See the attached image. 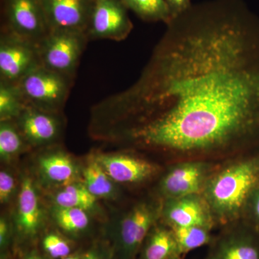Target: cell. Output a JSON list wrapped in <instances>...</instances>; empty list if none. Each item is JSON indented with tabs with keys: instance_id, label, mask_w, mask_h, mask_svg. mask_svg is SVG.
Returning <instances> with one entry per match:
<instances>
[{
	"instance_id": "7402d4cb",
	"label": "cell",
	"mask_w": 259,
	"mask_h": 259,
	"mask_svg": "<svg viewBox=\"0 0 259 259\" xmlns=\"http://www.w3.org/2000/svg\"><path fill=\"white\" fill-rule=\"evenodd\" d=\"M27 144L15 120L1 121L0 157L3 161H11L25 149Z\"/></svg>"
},
{
	"instance_id": "d6a6232c",
	"label": "cell",
	"mask_w": 259,
	"mask_h": 259,
	"mask_svg": "<svg viewBox=\"0 0 259 259\" xmlns=\"http://www.w3.org/2000/svg\"><path fill=\"white\" fill-rule=\"evenodd\" d=\"M177 259H182V258H177Z\"/></svg>"
},
{
	"instance_id": "8fae6325",
	"label": "cell",
	"mask_w": 259,
	"mask_h": 259,
	"mask_svg": "<svg viewBox=\"0 0 259 259\" xmlns=\"http://www.w3.org/2000/svg\"><path fill=\"white\" fill-rule=\"evenodd\" d=\"M95 158L110 178L121 185H142L163 171L157 163L131 153L99 154Z\"/></svg>"
},
{
	"instance_id": "5bb4252c",
	"label": "cell",
	"mask_w": 259,
	"mask_h": 259,
	"mask_svg": "<svg viewBox=\"0 0 259 259\" xmlns=\"http://www.w3.org/2000/svg\"><path fill=\"white\" fill-rule=\"evenodd\" d=\"M58 115L59 112L44 111L28 105L15 122L28 145L46 146L60 136L61 122Z\"/></svg>"
},
{
	"instance_id": "52a82bcc",
	"label": "cell",
	"mask_w": 259,
	"mask_h": 259,
	"mask_svg": "<svg viewBox=\"0 0 259 259\" xmlns=\"http://www.w3.org/2000/svg\"><path fill=\"white\" fill-rule=\"evenodd\" d=\"M3 28L38 45L50 32L40 0H2Z\"/></svg>"
},
{
	"instance_id": "44dd1931",
	"label": "cell",
	"mask_w": 259,
	"mask_h": 259,
	"mask_svg": "<svg viewBox=\"0 0 259 259\" xmlns=\"http://www.w3.org/2000/svg\"><path fill=\"white\" fill-rule=\"evenodd\" d=\"M27 105L17 83L0 81V121L16 120Z\"/></svg>"
},
{
	"instance_id": "7c38bea8",
	"label": "cell",
	"mask_w": 259,
	"mask_h": 259,
	"mask_svg": "<svg viewBox=\"0 0 259 259\" xmlns=\"http://www.w3.org/2000/svg\"><path fill=\"white\" fill-rule=\"evenodd\" d=\"M161 221L171 228L204 226L214 229L216 223L202 194H190L162 202Z\"/></svg>"
},
{
	"instance_id": "4dcf8cb0",
	"label": "cell",
	"mask_w": 259,
	"mask_h": 259,
	"mask_svg": "<svg viewBox=\"0 0 259 259\" xmlns=\"http://www.w3.org/2000/svg\"><path fill=\"white\" fill-rule=\"evenodd\" d=\"M25 259H42L41 256L35 253H31L30 254L27 255Z\"/></svg>"
},
{
	"instance_id": "277c9868",
	"label": "cell",
	"mask_w": 259,
	"mask_h": 259,
	"mask_svg": "<svg viewBox=\"0 0 259 259\" xmlns=\"http://www.w3.org/2000/svg\"><path fill=\"white\" fill-rule=\"evenodd\" d=\"M72 80L40 64L17 84L28 105L44 111L60 112L69 97Z\"/></svg>"
},
{
	"instance_id": "8992f818",
	"label": "cell",
	"mask_w": 259,
	"mask_h": 259,
	"mask_svg": "<svg viewBox=\"0 0 259 259\" xmlns=\"http://www.w3.org/2000/svg\"><path fill=\"white\" fill-rule=\"evenodd\" d=\"M220 163L200 160L171 163L161 173L156 195L164 200L202 194L206 182Z\"/></svg>"
},
{
	"instance_id": "4fadbf2b",
	"label": "cell",
	"mask_w": 259,
	"mask_h": 259,
	"mask_svg": "<svg viewBox=\"0 0 259 259\" xmlns=\"http://www.w3.org/2000/svg\"><path fill=\"white\" fill-rule=\"evenodd\" d=\"M49 29L86 33L95 0H40Z\"/></svg>"
},
{
	"instance_id": "cb8c5ba5",
	"label": "cell",
	"mask_w": 259,
	"mask_h": 259,
	"mask_svg": "<svg viewBox=\"0 0 259 259\" xmlns=\"http://www.w3.org/2000/svg\"><path fill=\"white\" fill-rule=\"evenodd\" d=\"M53 216L58 226L69 233H79L90 226L88 212L84 209L55 205L53 209Z\"/></svg>"
},
{
	"instance_id": "4316f807",
	"label": "cell",
	"mask_w": 259,
	"mask_h": 259,
	"mask_svg": "<svg viewBox=\"0 0 259 259\" xmlns=\"http://www.w3.org/2000/svg\"><path fill=\"white\" fill-rule=\"evenodd\" d=\"M16 182L11 173L6 170L0 172V202L9 203L16 191Z\"/></svg>"
},
{
	"instance_id": "f1b7e54d",
	"label": "cell",
	"mask_w": 259,
	"mask_h": 259,
	"mask_svg": "<svg viewBox=\"0 0 259 259\" xmlns=\"http://www.w3.org/2000/svg\"><path fill=\"white\" fill-rule=\"evenodd\" d=\"M9 237V226L5 218L0 220V245L1 248L5 246Z\"/></svg>"
},
{
	"instance_id": "9c48e42d",
	"label": "cell",
	"mask_w": 259,
	"mask_h": 259,
	"mask_svg": "<svg viewBox=\"0 0 259 259\" xmlns=\"http://www.w3.org/2000/svg\"><path fill=\"white\" fill-rule=\"evenodd\" d=\"M122 0H95L86 35L88 40H125L134 28Z\"/></svg>"
},
{
	"instance_id": "83f0119b",
	"label": "cell",
	"mask_w": 259,
	"mask_h": 259,
	"mask_svg": "<svg viewBox=\"0 0 259 259\" xmlns=\"http://www.w3.org/2000/svg\"><path fill=\"white\" fill-rule=\"evenodd\" d=\"M171 13V18L178 16L192 6V0H165Z\"/></svg>"
},
{
	"instance_id": "7a4b0ae2",
	"label": "cell",
	"mask_w": 259,
	"mask_h": 259,
	"mask_svg": "<svg viewBox=\"0 0 259 259\" xmlns=\"http://www.w3.org/2000/svg\"><path fill=\"white\" fill-rule=\"evenodd\" d=\"M258 182L259 148L218 165L202 192L216 226L241 221L247 199Z\"/></svg>"
},
{
	"instance_id": "9a60e30c",
	"label": "cell",
	"mask_w": 259,
	"mask_h": 259,
	"mask_svg": "<svg viewBox=\"0 0 259 259\" xmlns=\"http://www.w3.org/2000/svg\"><path fill=\"white\" fill-rule=\"evenodd\" d=\"M42 213L33 182L25 177L18 194L16 223L20 233L32 236L41 226Z\"/></svg>"
},
{
	"instance_id": "d6986e66",
	"label": "cell",
	"mask_w": 259,
	"mask_h": 259,
	"mask_svg": "<svg viewBox=\"0 0 259 259\" xmlns=\"http://www.w3.org/2000/svg\"><path fill=\"white\" fill-rule=\"evenodd\" d=\"M97 199L93 195L83 184L71 182L63 186L54 195L56 206L74 207L90 212L97 207Z\"/></svg>"
},
{
	"instance_id": "ffe728a7",
	"label": "cell",
	"mask_w": 259,
	"mask_h": 259,
	"mask_svg": "<svg viewBox=\"0 0 259 259\" xmlns=\"http://www.w3.org/2000/svg\"><path fill=\"white\" fill-rule=\"evenodd\" d=\"M180 255H183L204 245L211 244L214 238L212 228L204 226L171 228Z\"/></svg>"
},
{
	"instance_id": "5b68a950",
	"label": "cell",
	"mask_w": 259,
	"mask_h": 259,
	"mask_svg": "<svg viewBox=\"0 0 259 259\" xmlns=\"http://www.w3.org/2000/svg\"><path fill=\"white\" fill-rule=\"evenodd\" d=\"M88 37L77 30H51L37 45L42 66L68 77L74 78Z\"/></svg>"
},
{
	"instance_id": "603a6c76",
	"label": "cell",
	"mask_w": 259,
	"mask_h": 259,
	"mask_svg": "<svg viewBox=\"0 0 259 259\" xmlns=\"http://www.w3.org/2000/svg\"><path fill=\"white\" fill-rule=\"evenodd\" d=\"M127 9L146 22H163L171 20L169 9L165 0H122Z\"/></svg>"
},
{
	"instance_id": "1f68e13d",
	"label": "cell",
	"mask_w": 259,
	"mask_h": 259,
	"mask_svg": "<svg viewBox=\"0 0 259 259\" xmlns=\"http://www.w3.org/2000/svg\"><path fill=\"white\" fill-rule=\"evenodd\" d=\"M63 259H81V257L77 255H69V256L66 257V258Z\"/></svg>"
},
{
	"instance_id": "ac0fdd59",
	"label": "cell",
	"mask_w": 259,
	"mask_h": 259,
	"mask_svg": "<svg viewBox=\"0 0 259 259\" xmlns=\"http://www.w3.org/2000/svg\"><path fill=\"white\" fill-rule=\"evenodd\" d=\"M83 185L97 199H115L118 190L115 182L94 157L83 171Z\"/></svg>"
},
{
	"instance_id": "3957f363",
	"label": "cell",
	"mask_w": 259,
	"mask_h": 259,
	"mask_svg": "<svg viewBox=\"0 0 259 259\" xmlns=\"http://www.w3.org/2000/svg\"><path fill=\"white\" fill-rule=\"evenodd\" d=\"M162 202L157 195L135 204L121 217L117 245L121 259H135L153 226L161 221Z\"/></svg>"
},
{
	"instance_id": "f546056e",
	"label": "cell",
	"mask_w": 259,
	"mask_h": 259,
	"mask_svg": "<svg viewBox=\"0 0 259 259\" xmlns=\"http://www.w3.org/2000/svg\"><path fill=\"white\" fill-rule=\"evenodd\" d=\"M81 259H101V258H100V255L97 254V252L91 250V251L85 253L83 256L81 257Z\"/></svg>"
},
{
	"instance_id": "ba28073f",
	"label": "cell",
	"mask_w": 259,
	"mask_h": 259,
	"mask_svg": "<svg viewBox=\"0 0 259 259\" xmlns=\"http://www.w3.org/2000/svg\"><path fill=\"white\" fill-rule=\"evenodd\" d=\"M40 64L37 46L3 30L0 40L1 81L18 83Z\"/></svg>"
},
{
	"instance_id": "e0dca14e",
	"label": "cell",
	"mask_w": 259,
	"mask_h": 259,
	"mask_svg": "<svg viewBox=\"0 0 259 259\" xmlns=\"http://www.w3.org/2000/svg\"><path fill=\"white\" fill-rule=\"evenodd\" d=\"M39 169L46 180L54 185L74 182L76 166L69 155L61 151L46 153L38 160Z\"/></svg>"
},
{
	"instance_id": "d4e9b609",
	"label": "cell",
	"mask_w": 259,
	"mask_h": 259,
	"mask_svg": "<svg viewBox=\"0 0 259 259\" xmlns=\"http://www.w3.org/2000/svg\"><path fill=\"white\" fill-rule=\"evenodd\" d=\"M241 221L259 233V182L247 199Z\"/></svg>"
},
{
	"instance_id": "2e32d148",
	"label": "cell",
	"mask_w": 259,
	"mask_h": 259,
	"mask_svg": "<svg viewBox=\"0 0 259 259\" xmlns=\"http://www.w3.org/2000/svg\"><path fill=\"white\" fill-rule=\"evenodd\" d=\"M141 259L182 258L173 230L161 221L150 231L140 250Z\"/></svg>"
},
{
	"instance_id": "484cf974",
	"label": "cell",
	"mask_w": 259,
	"mask_h": 259,
	"mask_svg": "<svg viewBox=\"0 0 259 259\" xmlns=\"http://www.w3.org/2000/svg\"><path fill=\"white\" fill-rule=\"evenodd\" d=\"M42 246L48 254L54 258H66L71 252L69 243L55 233H49L44 237Z\"/></svg>"
},
{
	"instance_id": "6da1fadb",
	"label": "cell",
	"mask_w": 259,
	"mask_h": 259,
	"mask_svg": "<svg viewBox=\"0 0 259 259\" xmlns=\"http://www.w3.org/2000/svg\"><path fill=\"white\" fill-rule=\"evenodd\" d=\"M166 25L139 79L110 102L122 139L171 163L258 149V15L243 0H206Z\"/></svg>"
},
{
	"instance_id": "30bf717a",
	"label": "cell",
	"mask_w": 259,
	"mask_h": 259,
	"mask_svg": "<svg viewBox=\"0 0 259 259\" xmlns=\"http://www.w3.org/2000/svg\"><path fill=\"white\" fill-rule=\"evenodd\" d=\"M204 259H259V233L241 221L222 228Z\"/></svg>"
}]
</instances>
